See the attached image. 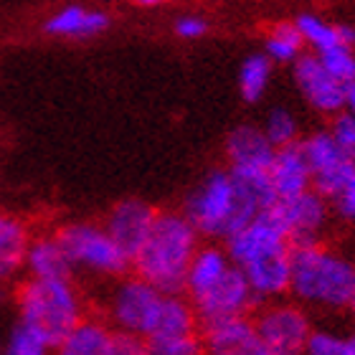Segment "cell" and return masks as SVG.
<instances>
[{
	"label": "cell",
	"mask_w": 355,
	"mask_h": 355,
	"mask_svg": "<svg viewBox=\"0 0 355 355\" xmlns=\"http://www.w3.org/2000/svg\"><path fill=\"white\" fill-rule=\"evenodd\" d=\"M191 304L198 315V322H211V320L231 318V315H252L264 302L254 295L244 272L231 261L229 269L198 297H193Z\"/></svg>",
	"instance_id": "obj_11"
},
{
	"label": "cell",
	"mask_w": 355,
	"mask_h": 355,
	"mask_svg": "<svg viewBox=\"0 0 355 355\" xmlns=\"http://www.w3.org/2000/svg\"><path fill=\"white\" fill-rule=\"evenodd\" d=\"M226 254L244 272L246 282L261 302L279 300L289 292L292 244L269 206L244 229L226 239Z\"/></svg>",
	"instance_id": "obj_2"
},
{
	"label": "cell",
	"mask_w": 355,
	"mask_h": 355,
	"mask_svg": "<svg viewBox=\"0 0 355 355\" xmlns=\"http://www.w3.org/2000/svg\"><path fill=\"white\" fill-rule=\"evenodd\" d=\"M300 145H302V153L307 157V165H310L312 188L330 200L355 173V163L338 148L330 130L312 132Z\"/></svg>",
	"instance_id": "obj_12"
},
{
	"label": "cell",
	"mask_w": 355,
	"mask_h": 355,
	"mask_svg": "<svg viewBox=\"0 0 355 355\" xmlns=\"http://www.w3.org/2000/svg\"><path fill=\"white\" fill-rule=\"evenodd\" d=\"M163 292L157 287H153L150 282H145L142 277H125L117 282V287L112 289L110 304V325L114 330L122 333H132L137 338H148L153 325L157 318V307H160Z\"/></svg>",
	"instance_id": "obj_9"
},
{
	"label": "cell",
	"mask_w": 355,
	"mask_h": 355,
	"mask_svg": "<svg viewBox=\"0 0 355 355\" xmlns=\"http://www.w3.org/2000/svg\"><path fill=\"white\" fill-rule=\"evenodd\" d=\"M56 236L74 266V272L92 274V277H122L132 266V259L119 249L117 241L99 223H69Z\"/></svg>",
	"instance_id": "obj_6"
},
{
	"label": "cell",
	"mask_w": 355,
	"mask_h": 355,
	"mask_svg": "<svg viewBox=\"0 0 355 355\" xmlns=\"http://www.w3.org/2000/svg\"><path fill=\"white\" fill-rule=\"evenodd\" d=\"M84 318V300L67 279H36L28 277L18 289V320L33 327L49 348L56 350L67 333Z\"/></svg>",
	"instance_id": "obj_5"
},
{
	"label": "cell",
	"mask_w": 355,
	"mask_h": 355,
	"mask_svg": "<svg viewBox=\"0 0 355 355\" xmlns=\"http://www.w3.org/2000/svg\"><path fill=\"white\" fill-rule=\"evenodd\" d=\"M137 8H157V6H163L165 0H132Z\"/></svg>",
	"instance_id": "obj_35"
},
{
	"label": "cell",
	"mask_w": 355,
	"mask_h": 355,
	"mask_svg": "<svg viewBox=\"0 0 355 355\" xmlns=\"http://www.w3.org/2000/svg\"><path fill=\"white\" fill-rule=\"evenodd\" d=\"M330 135H333V140L338 142V148L355 163V114L353 112H348V110L335 112Z\"/></svg>",
	"instance_id": "obj_29"
},
{
	"label": "cell",
	"mask_w": 355,
	"mask_h": 355,
	"mask_svg": "<svg viewBox=\"0 0 355 355\" xmlns=\"http://www.w3.org/2000/svg\"><path fill=\"white\" fill-rule=\"evenodd\" d=\"M31 231L23 218L0 211V284L23 274Z\"/></svg>",
	"instance_id": "obj_20"
},
{
	"label": "cell",
	"mask_w": 355,
	"mask_h": 355,
	"mask_svg": "<svg viewBox=\"0 0 355 355\" xmlns=\"http://www.w3.org/2000/svg\"><path fill=\"white\" fill-rule=\"evenodd\" d=\"M266 173H269L277 198H289V196H297V193L312 188L310 165H307V157H304L300 142H289V145L274 150V157Z\"/></svg>",
	"instance_id": "obj_17"
},
{
	"label": "cell",
	"mask_w": 355,
	"mask_h": 355,
	"mask_svg": "<svg viewBox=\"0 0 355 355\" xmlns=\"http://www.w3.org/2000/svg\"><path fill=\"white\" fill-rule=\"evenodd\" d=\"M338 36H340V44L353 46L355 49V26H350V23H340V26H338Z\"/></svg>",
	"instance_id": "obj_33"
},
{
	"label": "cell",
	"mask_w": 355,
	"mask_h": 355,
	"mask_svg": "<svg viewBox=\"0 0 355 355\" xmlns=\"http://www.w3.org/2000/svg\"><path fill=\"white\" fill-rule=\"evenodd\" d=\"M157 211L150 203L140 198H125L107 214V221L102 223L122 252L132 259L142 241L148 239L153 223H155Z\"/></svg>",
	"instance_id": "obj_15"
},
{
	"label": "cell",
	"mask_w": 355,
	"mask_h": 355,
	"mask_svg": "<svg viewBox=\"0 0 355 355\" xmlns=\"http://www.w3.org/2000/svg\"><path fill=\"white\" fill-rule=\"evenodd\" d=\"M272 82V59L266 53H252L246 56L239 69V94L249 104L264 99L266 89Z\"/></svg>",
	"instance_id": "obj_22"
},
{
	"label": "cell",
	"mask_w": 355,
	"mask_h": 355,
	"mask_svg": "<svg viewBox=\"0 0 355 355\" xmlns=\"http://www.w3.org/2000/svg\"><path fill=\"white\" fill-rule=\"evenodd\" d=\"M148 350L145 340L137 338L132 333H122V330H114V355H140Z\"/></svg>",
	"instance_id": "obj_32"
},
{
	"label": "cell",
	"mask_w": 355,
	"mask_h": 355,
	"mask_svg": "<svg viewBox=\"0 0 355 355\" xmlns=\"http://www.w3.org/2000/svg\"><path fill=\"white\" fill-rule=\"evenodd\" d=\"M304 41L295 23H277L264 41V51L272 64H292L302 53Z\"/></svg>",
	"instance_id": "obj_23"
},
{
	"label": "cell",
	"mask_w": 355,
	"mask_h": 355,
	"mask_svg": "<svg viewBox=\"0 0 355 355\" xmlns=\"http://www.w3.org/2000/svg\"><path fill=\"white\" fill-rule=\"evenodd\" d=\"M304 353L310 355H348V338H343L330 330H310V338L304 343Z\"/></svg>",
	"instance_id": "obj_28"
},
{
	"label": "cell",
	"mask_w": 355,
	"mask_h": 355,
	"mask_svg": "<svg viewBox=\"0 0 355 355\" xmlns=\"http://www.w3.org/2000/svg\"><path fill=\"white\" fill-rule=\"evenodd\" d=\"M277 200L269 173L259 168L214 171L185 198L183 216L206 239H226Z\"/></svg>",
	"instance_id": "obj_1"
},
{
	"label": "cell",
	"mask_w": 355,
	"mask_h": 355,
	"mask_svg": "<svg viewBox=\"0 0 355 355\" xmlns=\"http://www.w3.org/2000/svg\"><path fill=\"white\" fill-rule=\"evenodd\" d=\"M56 350L64 355H114V327L84 315Z\"/></svg>",
	"instance_id": "obj_21"
},
{
	"label": "cell",
	"mask_w": 355,
	"mask_h": 355,
	"mask_svg": "<svg viewBox=\"0 0 355 355\" xmlns=\"http://www.w3.org/2000/svg\"><path fill=\"white\" fill-rule=\"evenodd\" d=\"M348 312H350V318H353V322H355V289H353V297H350V302H348Z\"/></svg>",
	"instance_id": "obj_36"
},
{
	"label": "cell",
	"mask_w": 355,
	"mask_h": 355,
	"mask_svg": "<svg viewBox=\"0 0 355 355\" xmlns=\"http://www.w3.org/2000/svg\"><path fill=\"white\" fill-rule=\"evenodd\" d=\"M320 64L330 71L340 84L348 87L350 82H355V49L345 44H335L325 51L318 53Z\"/></svg>",
	"instance_id": "obj_25"
},
{
	"label": "cell",
	"mask_w": 355,
	"mask_h": 355,
	"mask_svg": "<svg viewBox=\"0 0 355 355\" xmlns=\"http://www.w3.org/2000/svg\"><path fill=\"white\" fill-rule=\"evenodd\" d=\"M345 110L355 114V82H350L345 87Z\"/></svg>",
	"instance_id": "obj_34"
},
{
	"label": "cell",
	"mask_w": 355,
	"mask_h": 355,
	"mask_svg": "<svg viewBox=\"0 0 355 355\" xmlns=\"http://www.w3.org/2000/svg\"><path fill=\"white\" fill-rule=\"evenodd\" d=\"M295 84L302 99L320 114L345 110V84H340L322 64L318 53H300L295 61Z\"/></svg>",
	"instance_id": "obj_13"
},
{
	"label": "cell",
	"mask_w": 355,
	"mask_h": 355,
	"mask_svg": "<svg viewBox=\"0 0 355 355\" xmlns=\"http://www.w3.org/2000/svg\"><path fill=\"white\" fill-rule=\"evenodd\" d=\"M198 246L200 234L183 214H157L148 239L132 257V269L163 295H178Z\"/></svg>",
	"instance_id": "obj_3"
},
{
	"label": "cell",
	"mask_w": 355,
	"mask_h": 355,
	"mask_svg": "<svg viewBox=\"0 0 355 355\" xmlns=\"http://www.w3.org/2000/svg\"><path fill=\"white\" fill-rule=\"evenodd\" d=\"M264 135L269 137V142H272L274 148L297 142V135H300L297 117L287 110V107H274L264 122Z\"/></svg>",
	"instance_id": "obj_26"
},
{
	"label": "cell",
	"mask_w": 355,
	"mask_h": 355,
	"mask_svg": "<svg viewBox=\"0 0 355 355\" xmlns=\"http://www.w3.org/2000/svg\"><path fill=\"white\" fill-rule=\"evenodd\" d=\"M112 26V18L102 8L82 6V3H69L53 10L44 23V31L53 38H71V41H84L94 38Z\"/></svg>",
	"instance_id": "obj_16"
},
{
	"label": "cell",
	"mask_w": 355,
	"mask_h": 355,
	"mask_svg": "<svg viewBox=\"0 0 355 355\" xmlns=\"http://www.w3.org/2000/svg\"><path fill=\"white\" fill-rule=\"evenodd\" d=\"M200 343L214 355H266L252 315H231V318L200 322Z\"/></svg>",
	"instance_id": "obj_14"
},
{
	"label": "cell",
	"mask_w": 355,
	"mask_h": 355,
	"mask_svg": "<svg viewBox=\"0 0 355 355\" xmlns=\"http://www.w3.org/2000/svg\"><path fill=\"white\" fill-rule=\"evenodd\" d=\"M208 33V21L203 15H180L175 21V36L183 41H198Z\"/></svg>",
	"instance_id": "obj_31"
},
{
	"label": "cell",
	"mask_w": 355,
	"mask_h": 355,
	"mask_svg": "<svg viewBox=\"0 0 355 355\" xmlns=\"http://www.w3.org/2000/svg\"><path fill=\"white\" fill-rule=\"evenodd\" d=\"M6 353H10V355H46V353H51V348H49V343H46L33 327H28L26 322H21V320H15L13 330H10V335H8Z\"/></svg>",
	"instance_id": "obj_27"
},
{
	"label": "cell",
	"mask_w": 355,
	"mask_h": 355,
	"mask_svg": "<svg viewBox=\"0 0 355 355\" xmlns=\"http://www.w3.org/2000/svg\"><path fill=\"white\" fill-rule=\"evenodd\" d=\"M254 327L266 355H297L304 353L312 320L300 304L269 300V304L254 318Z\"/></svg>",
	"instance_id": "obj_10"
},
{
	"label": "cell",
	"mask_w": 355,
	"mask_h": 355,
	"mask_svg": "<svg viewBox=\"0 0 355 355\" xmlns=\"http://www.w3.org/2000/svg\"><path fill=\"white\" fill-rule=\"evenodd\" d=\"M272 216L282 226V231L287 234L292 246H315L322 244L325 231L330 226V200L325 196H320L315 188L289 196V198H277L269 206Z\"/></svg>",
	"instance_id": "obj_8"
},
{
	"label": "cell",
	"mask_w": 355,
	"mask_h": 355,
	"mask_svg": "<svg viewBox=\"0 0 355 355\" xmlns=\"http://www.w3.org/2000/svg\"><path fill=\"white\" fill-rule=\"evenodd\" d=\"M198 327V315L183 292L163 295L155 325L145 338V345L155 355H196L203 350Z\"/></svg>",
	"instance_id": "obj_7"
},
{
	"label": "cell",
	"mask_w": 355,
	"mask_h": 355,
	"mask_svg": "<svg viewBox=\"0 0 355 355\" xmlns=\"http://www.w3.org/2000/svg\"><path fill=\"white\" fill-rule=\"evenodd\" d=\"M274 145L264 135V130L254 125H239L231 130L226 140V157L229 168H259L266 171L274 157Z\"/></svg>",
	"instance_id": "obj_19"
},
{
	"label": "cell",
	"mask_w": 355,
	"mask_h": 355,
	"mask_svg": "<svg viewBox=\"0 0 355 355\" xmlns=\"http://www.w3.org/2000/svg\"><path fill=\"white\" fill-rule=\"evenodd\" d=\"M348 355H355V333L348 335Z\"/></svg>",
	"instance_id": "obj_37"
},
{
	"label": "cell",
	"mask_w": 355,
	"mask_h": 355,
	"mask_svg": "<svg viewBox=\"0 0 355 355\" xmlns=\"http://www.w3.org/2000/svg\"><path fill=\"white\" fill-rule=\"evenodd\" d=\"M355 289V261L322 244L292 246L289 292L300 304L318 310H348Z\"/></svg>",
	"instance_id": "obj_4"
},
{
	"label": "cell",
	"mask_w": 355,
	"mask_h": 355,
	"mask_svg": "<svg viewBox=\"0 0 355 355\" xmlns=\"http://www.w3.org/2000/svg\"><path fill=\"white\" fill-rule=\"evenodd\" d=\"M23 272H28V277L36 279H67L74 277V266L69 261L59 236L44 234V236H31Z\"/></svg>",
	"instance_id": "obj_18"
},
{
	"label": "cell",
	"mask_w": 355,
	"mask_h": 355,
	"mask_svg": "<svg viewBox=\"0 0 355 355\" xmlns=\"http://www.w3.org/2000/svg\"><path fill=\"white\" fill-rule=\"evenodd\" d=\"M330 208L335 216L345 221H355V173L343 183V188L330 198Z\"/></svg>",
	"instance_id": "obj_30"
},
{
	"label": "cell",
	"mask_w": 355,
	"mask_h": 355,
	"mask_svg": "<svg viewBox=\"0 0 355 355\" xmlns=\"http://www.w3.org/2000/svg\"><path fill=\"white\" fill-rule=\"evenodd\" d=\"M300 36H302L304 46H310L312 53H320L330 49V46L340 44V36H338V26L335 23H327L325 18H320L315 13H302L295 21Z\"/></svg>",
	"instance_id": "obj_24"
}]
</instances>
